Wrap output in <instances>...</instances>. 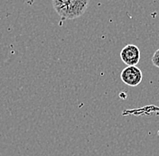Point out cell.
I'll return each instance as SVG.
<instances>
[{"mask_svg":"<svg viewBox=\"0 0 159 156\" xmlns=\"http://www.w3.org/2000/svg\"><path fill=\"white\" fill-rule=\"evenodd\" d=\"M88 0H53L52 6L62 19H75L88 8Z\"/></svg>","mask_w":159,"mask_h":156,"instance_id":"1","label":"cell"},{"mask_svg":"<svg viewBox=\"0 0 159 156\" xmlns=\"http://www.w3.org/2000/svg\"><path fill=\"white\" fill-rule=\"evenodd\" d=\"M120 78L129 87H136L142 81L143 73L137 66H128L121 71Z\"/></svg>","mask_w":159,"mask_h":156,"instance_id":"2","label":"cell"},{"mask_svg":"<svg viewBox=\"0 0 159 156\" xmlns=\"http://www.w3.org/2000/svg\"><path fill=\"white\" fill-rule=\"evenodd\" d=\"M120 58L128 66H136L140 60V50L135 44H128L121 50Z\"/></svg>","mask_w":159,"mask_h":156,"instance_id":"3","label":"cell"},{"mask_svg":"<svg viewBox=\"0 0 159 156\" xmlns=\"http://www.w3.org/2000/svg\"><path fill=\"white\" fill-rule=\"evenodd\" d=\"M152 62L157 68H159V49L157 50L152 56Z\"/></svg>","mask_w":159,"mask_h":156,"instance_id":"4","label":"cell"}]
</instances>
